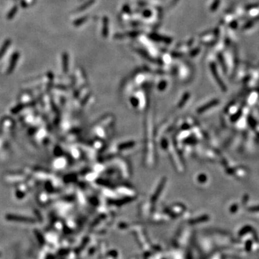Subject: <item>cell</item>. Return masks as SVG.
I'll use <instances>...</instances> for the list:
<instances>
[{
    "label": "cell",
    "mask_w": 259,
    "mask_h": 259,
    "mask_svg": "<svg viewBox=\"0 0 259 259\" xmlns=\"http://www.w3.org/2000/svg\"><path fill=\"white\" fill-rule=\"evenodd\" d=\"M210 67H211L212 72V73H213V75H214V78H215V79L217 80V83H218L219 85L220 86V87L222 88V90L226 89V87H225V85L223 84V82L222 81V79H220V77H219L218 74H217V69H216V66H215V65H214V63H212L211 66H210Z\"/></svg>",
    "instance_id": "1"
},
{
    "label": "cell",
    "mask_w": 259,
    "mask_h": 259,
    "mask_svg": "<svg viewBox=\"0 0 259 259\" xmlns=\"http://www.w3.org/2000/svg\"><path fill=\"white\" fill-rule=\"evenodd\" d=\"M149 37L155 41H161V42H164L166 43H171V38H168V37H163V36L158 35L157 34H151Z\"/></svg>",
    "instance_id": "2"
},
{
    "label": "cell",
    "mask_w": 259,
    "mask_h": 259,
    "mask_svg": "<svg viewBox=\"0 0 259 259\" xmlns=\"http://www.w3.org/2000/svg\"><path fill=\"white\" fill-rule=\"evenodd\" d=\"M109 20L107 17H105L103 18V27H102V36L106 38L108 35V33H109Z\"/></svg>",
    "instance_id": "3"
},
{
    "label": "cell",
    "mask_w": 259,
    "mask_h": 259,
    "mask_svg": "<svg viewBox=\"0 0 259 259\" xmlns=\"http://www.w3.org/2000/svg\"><path fill=\"white\" fill-rule=\"evenodd\" d=\"M11 43H12V41H11L10 39L5 40V42L3 43L2 47L0 48V59H1V57L5 53V52L7 51L8 48H9V46L10 45Z\"/></svg>",
    "instance_id": "4"
},
{
    "label": "cell",
    "mask_w": 259,
    "mask_h": 259,
    "mask_svg": "<svg viewBox=\"0 0 259 259\" xmlns=\"http://www.w3.org/2000/svg\"><path fill=\"white\" fill-rule=\"evenodd\" d=\"M258 20H259V15L258 16L256 17H254L253 19H251V20H248V21L247 23H246V24L243 26V30H248V29H250V27H253V26L254 25L255 23H256V21H258Z\"/></svg>",
    "instance_id": "5"
},
{
    "label": "cell",
    "mask_w": 259,
    "mask_h": 259,
    "mask_svg": "<svg viewBox=\"0 0 259 259\" xmlns=\"http://www.w3.org/2000/svg\"><path fill=\"white\" fill-rule=\"evenodd\" d=\"M95 2V0H89V1H87V2H85L84 5H82L81 6H80L77 9V12H81V11L85 10L86 9H87V8L89 7L91 5H93Z\"/></svg>",
    "instance_id": "6"
},
{
    "label": "cell",
    "mask_w": 259,
    "mask_h": 259,
    "mask_svg": "<svg viewBox=\"0 0 259 259\" xmlns=\"http://www.w3.org/2000/svg\"><path fill=\"white\" fill-rule=\"evenodd\" d=\"M217 57H218V60H219V61H220V65H221L222 68V69H223V71L226 73L227 66H226V64H225V59H224V58H223V55H222V54L220 53L217 54Z\"/></svg>",
    "instance_id": "7"
},
{
    "label": "cell",
    "mask_w": 259,
    "mask_h": 259,
    "mask_svg": "<svg viewBox=\"0 0 259 259\" xmlns=\"http://www.w3.org/2000/svg\"><path fill=\"white\" fill-rule=\"evenodd\" d=\"M87 20H88V16L82 17L79 18V19L76 20L75 21H73V25L74 26H76V27H78V26H80V25H81L82 24H84V23H85Z\"/></svg>",
    "instance_id": "8"
},
{
    "label": "cell",
    "mask_w": 259,
    "mask_h": 259,
    "mask_svg": "<svg viewBox=\"0 0 259 259\" xmlns=\"http://www.w3.org/2000/svg\"><path fill=\"white\" fill-rule=\"evenodd\" d=\"M17 11H18V7H17L16 5H15L14 7H12V9H11V10L9 11V13L7 14V17L8 20H12V18H13L16 15V14L17 13Z\"/></svg>",
    "instance_id": "9"
},
{
    "label": "cell",
    "mask_w": 259,
    "mask_h": 259,
    "mask_svg": "<svg viewBox=\"0 0 259 259\" xmlns=\"http://www.w3.org/2000/svg\"><path fill=\"white\" fill-rule=\"evenodd\" d=\"M252 229H253V228L250 225H246V226H245L244 228H243L240 230V231L239 232V235L240 236H243V235H246V233L250 232Z\"/></svg>",
    "instance_id": "10"
},
{
    "label": "cell",
    "mask_w": 259,
    "mask_h": 259,
    "mask_svg": "<svg viewBox=\"0 0 259 259\" xmlns=\"http://www.w3.org/2000/svg\"><path fill=\"white\" fill-rule=\"evenodd\" d=\"M220 5V0H214L211 5V7H210V11L211 12H214V11L217 10V9L219 7Z\"/></svg>",
    "instance_id": "11"
},
{
    "label": "cell",
    "mask_w": 259,
    "mask_h": 259,
    "mask_svg": "<svg viewBox=\"0 0 259 259\" xmlns=\"http://www.w3.org/2000/svg\"><path fill=\"white\" fill-rule=\"evenodd\" d=\"M259 7V2H256V3H252V4H249V5H246L245 7V9L246 11H250L251 9H256V8Z\"/></svg>",
    "instance_id": "12"
},
{
    "label": "cell",
    "mask_w": 259,
    "mask_h": 259,
    "mask_svg": "<svg viewBox=\"0 0 259 259\" xmlns=\"http://www.w3.org/2000/svg\"><path fill=\"white\" fill-rule=\"evenodd\" d=\"M252 245H253V241L251 240H248L246 242V245H245V248L247 252H250L252 249Z\"/></svg>",
    "instance_id": "13"
},
{
    "label": "cell",
    "mask_w": 259,
    "mask_h": 259,
    "mask_svg": "<svg viewBox=\"0 0 259 259\" xmlns=\"http://www.w3.org/2000/svg\"><path fill=\"white\" fill-rule=\"evenodd\" d=\"M252 232V234H253V240H254V241L256 242V243H259V237L258 236L257 232H256V231L255 230L254 228L252 229L251 232Z\"/></svg>",
    "instance_id": "14"
},
{
    "label": "cell",
    "mask_w": 259,
    "mask_h": 259,
    "mask_svg": "<svg viewBox=\"0 0 259 259\" xmlns=\"http://www.w3.org/2000/svg\"><path fill=\"white\" fill-rule=\"evenodd\" d=\"M248 211L250 212H259V205L252 206L248 208Z\"/></svg>",
    "instance_id": "15"
},
{
    "label": "cell",
    "mask_w": 259,
    "mask_h": 259,
    "mask_svg": "<svg viewBox=\"0 0 259 259\" xmlns=\"http://www.w3.org/2000/svg\"><path fill=\"white\" fill-rule=\"evenodd\" d=\"M238 21H236V20H233V21L231 22L229 25L230 27L232 29H233V30L236 29L237 27H238Z\"/></svg>",
    "instance_id": "16"
},
{
    "label": "cell",
    "mask_w": 259,
    "mask_h": 259,
    "mask_svg": "<svg viewBox=\"0 0 259 259\" xmlns=\"http://www.w3.org/2000/svg\"><path fill=\"white\" fill-rule=\"evenodd\" d=\"M151 15H152V12H151V11H150V10H145V11H143V12H142V15H143L144 17H150Z\"/></svg>",
    "instance_id": "17"
},
{
    "label": "cell",
    "mask_w": 259,
    "mask_h": 259,
    "mask_svg": "<svg viewBox=\"0 0 259 259\" xmlns=\"http://www.w3.org/2000/svg\"><path fill=\"white\" fill-rule=\"evenodd\" d=\"M139 34H140V32L134 31V32H130V33H129L128 34H127V35L130 36V37H135V36L139 35Z\"/></svg>",
    "instance_id": "18"
},
{
    "label": "cell",
    "mask_w": 259,
    "mask_h": 259,
    "mask_svg": "<svg viewBox=\"0 0 259 259\" xmlns=\"http://www.w3.org/2000/svg\"><path fill=\"white\" fill-rule=\"evenodd\" d=\"M249 120H250V122H249V124H250V125L252 127H255V126H256V122H255V120H253L251 117L249 118Z\"/></svg>",
    "instance_id": "19"
},
{
    "label": "cell",
    "mask_w": 259,
    "mask_h": 259,
    "mask_svg": "<svg viewBox=\"0 0 259 259\" xmlns=\"http://www.w3.org/2000/svg\"><path fill=\"white\" fill-rule=\"evenodd\" d=\"M237 210H238V204H235V205L232 206V212L237 211Z\"/></svg>",
    "instance_id": "20"
},
{
    "label": "cell",
    "mask_w": 259,
    "mask_h": 259,
    "mask_svg": "<svg viewBox=\"0 0 259 259\" xmlns=\"http://www.w3.org/2000/svg\"><path fill=\"white\" fill-rule=\"evenodd\" d=\"M248 200V195H246V196H245V197H244V199H243V203H244V204H246V202H247V201Z\"/></svg>",
    "instance_id": "21"
}]
</instances>
